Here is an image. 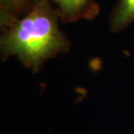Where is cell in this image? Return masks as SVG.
<instances>
[{
  "instance_id": "1",
  "label": "cell",
  "mask_w": 134,
  "mask_h": 134,
  "mask_svg": "<svg viewBox=\"0 0 134 134\" xmlns=\"http://www.w3.org/2000/svg\"><path fill=\"white\" fill-rule=\"evenodd\" d=\"M59 16L50 0H36L28 12L4 30L0 37L3 60L18 58L36 72L48 59L69 51L70 42L58 25Z\"/></svg>"
},
{
  "instance_id": "2",
  "label": "cell",
  "mask_w": 134,
  "mask_h": 134,
  "mask_svg": "<svg viewBox=\"0 0 134 134\" xmlns=\"http://www.w3.org/2000/svg\"><path fill=\"white\" fill-rule=\"evenodd\" d=\"M56 5L59 18L65 23L80 19H92L98 14L99 5L96 0H50Z\"/></svg>"
},
{
  "instance_id": "3",
  "label": "cell",
  "mask_w": 134,
  "mask_h": 134,
  "mask_svg": "<svg viewBox=\"0 0 134 134\" xmlns=\"http://www.w3.org/2000/svg\"><path fill=\"white\" fill-rule=\"evenodd\" d=\"M134 22V0H119L109 19V28L116 33L125 30Z\"/></svg>"
},
{
  "instance_id": "4",
  "label": "cell",
  "mask_w": 134,
  "mask_h": 134,
  "mask_svg": "<svg viewBox=\"0 0 134 134\" xmlns=\"http://www.w3.org/2000/svg\"><path fill=\"white\" fill-rule=\"evenodd\" d=\"M31 0H0V25L4 30L30 9Z\"/></svg>"
},
{
  "instance_id": "5",
  "label": "cell",
  "mask_w": 134,
  "mask_h": 134,
  "mask_svg": "<svg viewBox=\"0 0 134 134\" xmlns=\"http://www.w3.org/2000/svg\"><path fill=\"white\" fill-rule=\"evenodd\" d=\"M34 1H36V0H31V3H33Z\"/></svg>"
}]
</instances>
